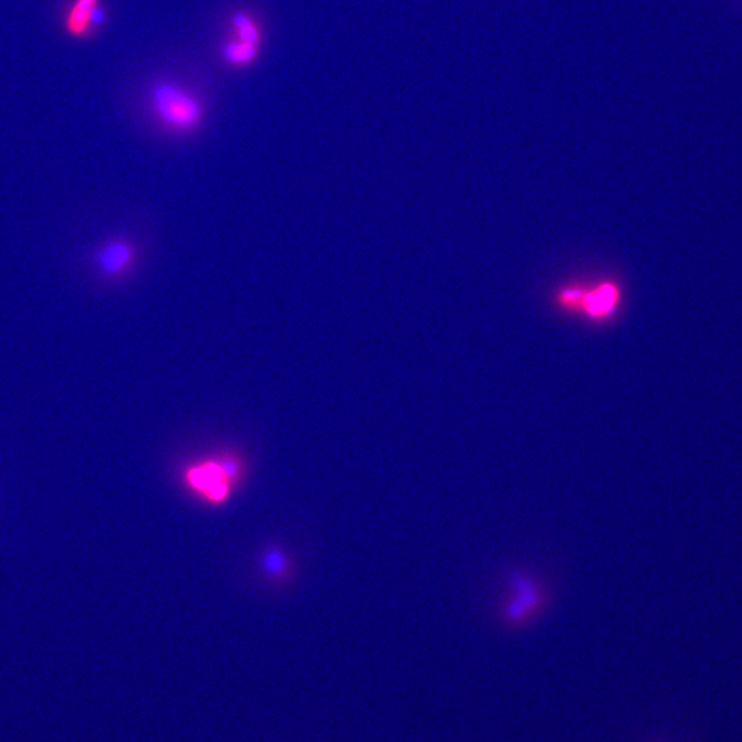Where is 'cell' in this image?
Returning <instances> with one entry per match:
<instances>
[{"mask_svg": "<svg viewBox=\"0 0 742 742\" xmlns=\"http://www.w3.org/2000/svg\"><path fill=\"white\" fill-rule=\"evenodd\" d=\"M490 616L510 633L528 630L549 615L557 586L549 572L527 561H509L498 569Z\"/></svg>", "mask_w": 742, "mask_h": 742, "instance_id": "6da1fadb", "label": "cell"}, {"mask_svg": "<svg viewBox=\"0 0 742 742\" xmlns=\"http://www.w3.org/2000/svg\"><path fill=\"white\" fill-rule=\"evenodd\" d=\"M557 303L562 310L575 312L591 321H606L615 317L622 303V290L613 281L593 285H571L558 290Z\"/></svg>", "mask_w": 742, "mask_h": 742, "instance_id": "277c9868", "label": "cell"}, {"mask_svg": "<svg viewBox=\"0 0 742 742\" xmlns=\"http://www.w3.org/2000/svg\"><path fill=\"white\" fill-rule=\"evenodd\" d=\"M260 567L264 575L273 582H284L290 573L289 558L279 547L264 550L260 558Z\"/></svg>", "mask_w": 742, "mask_h": 742, "instance_id": "52a82bcc", "label": "cell"}, {"mask_svg": "<svg viewBox=\"0 0 742 742\" xmlns=\"http://www.w3.org/2000/svg\"><path fill=\"white\" fill-rule=\"evenodd\" d=\"M233 25L235 32H237L238 39L242 40V42L257 44V46H259L260 38H262V35H260V29L248 14H235L233 17Z\"/></svg>", "mask_w": 742, "mask_h": 742, "instance_id": "9c48e42d", "label": "cell"}, {"mask_svg": "<svg viewBox=\"0 0 742 742\" xmlns=\"http://www.w3.org/2000/svg\"><path fill=\"white\" fill-rule=\"evenodd\" d=\"M104 18L101 0H72L62 17V27L69 38L86 39Z\"/></svg>", "mask_w": 742, "mask_h": 742, "instance_id": "8992f818", "label": "cell"}, {"mask_svg": "<svg viewBox=\"0 0 742 742\" xmlns=\"http://www.w3.org/2000/svg\"><path fill=\"white\" fill-rule=\"evenodd\" d=\"M244 475L245 466L241 457L222 453L187 466L182 481L186 490L201 502L220 506L229 501Z\"/></svg>", "mask_w": 742, "mask_h": 742, "instance_id": "7a4b0ae2", "label": "cell"}, {"mask_svg": "<svg viewBox=\"0 0 742 742\" xmlns=\"http://www.w3.org/2000/svg\"><path fill=\"white\" fill-rule=\"evenodd\" d=\"M138 251L126 238H112L95 252L94 263L99 273L108 278H121L137 262Z\"/></svg>", "mask_w": 742, "mask_h": 742, "instance_id": "5b68a950", "label": "cell"}, {"mask_svg": "<svg viewBox=\"0 0 742 742\" xmlns=\"http://www.w3.org/2000/svg\"><path fill=\"white\" fill-rule=\"evenodd\" d=\"M149 104L161 126L175 134H190L198 130L204 120L200 99L175 83L154 84L149 91Z\"/></svg>", "mask_w": 742, "mask_h": 742, "instance_id": "3957f363", "label": "cell"}, {"mask_svg": "<svg viewBox=\"0 0 742 742\" xmlns=\"http://www.w3.org/2000/svg\"><path fill=\"white\" fill-rule=\"evenodd\" d=\"M257 54H259L257 44L242 42L240 39L227 43L223 49L224 60L234 66L251 65L256 60Z\"/></svg>", "mask_w": 742, "mask_h": 742, "instance_id": "ba28073f", "label": "cell"}]
</instances>
